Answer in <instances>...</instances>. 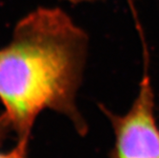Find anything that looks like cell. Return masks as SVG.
I'll return each instance as SVG.
<instances>
[{
    "mask_svg": "<svg viewBox=\"0 0 159 158\" xmlns=\"http://www.w3.org/2000/svg\"><path fill=\"white\" fill-rule=\"evenodd\" d=\"M88 47V34L60 8H37L16 23L0 48V102L17 140H30L45 110L67 116L80 135L88 133L76 104Z\"/></svg>",
    "mask_w": 159,
    "mask_h": 158,
    "instance_id": "1",
    "label": "cell"
},
{
    "mask_svg": "<svg viewBox=\"0 0 159 158\" xmlns=\"http://www.w3.org/2000/svg\"><path fill=\"white\" fill-rule=\"evenodd\" d=\"M143 45V75L138 93L124 114L99 105L110 121L114 143L110 158H159V125L155 116V98L150 75V55L140 23L136 22Z\"/></svg>",
    "mask_w": 159,
    "mask_h": 158,
    "instance_id": "2",
    "label": "cell"
},
{
    "mask_svg": "<svg viewBox=\"0 0 159 158\" xmlns=\"http://www.w3.org/2000/svg\"><path fill=\"white\" fill-rule=\"evenodd\" d=\"M11 133V129L8 121L3 114L0 113V158H29V141L30 140H17L14 148L7 151H2L4 141Z\"/></svg>",
    "mask_w": 159,
    "mask_h": 158,
    "instance_id": "3",
    "label": "cell"
},
{
    "mask_svg": "<svg viewBox=\"0 0 159 158\" xmlns=\"http://www.w3.org/2000/svg\"><path fill=\"white\" fill-rule=\"evenodd\" d=\"M62 1L69 2L71 5H78V4H82V3L95 2V1H98V0H62Z\"/></svg>",
    "mask_w": 159,
    "mask_h": 158,
    "instance_id": "4",
    "label": "cell"
}]
</instances>
